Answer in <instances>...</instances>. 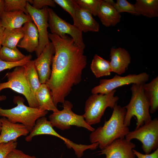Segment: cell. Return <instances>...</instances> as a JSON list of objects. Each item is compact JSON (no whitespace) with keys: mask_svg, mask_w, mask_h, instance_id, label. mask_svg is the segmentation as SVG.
<instances>
[{"mask_svg":"<svg viewBox=\"0 0 158 158\" xmlns=\"http://www.w3.org/2000/svg\"><path fill=\"white\" fill-rule=\"evenodd\" d=\"M4 12V0H0V19Z\"/></svg>","mask_w":158,"mask_h":158,"instance_id":"obj_36","label":"cell"},{"mask_svg":"<svg viewBox=\"0 0 158 158\" xmlns=\"http://www.w3.org/2000/svg\"><path fill=\"white\" fill-rule=\"evenodd\" d=\"M5 28L0 25V49L1 47V42L3 32Z\"/></svg>","mask_w":158,"mask_h":158,"instance_id":"obj_37","label":"cell"},{"mask_svg":"<svg viewBox=\"0 0 158 158\" xmlns=\"http://www.w3.org/2000/svg\"><path fill=\"white\" fill-rule=\"evenodd\" d=\"M26 8L29 15L34 22L38 32L39 45L35 51L37 57L50 42L47 31V28L49 27L48 8L46 6L41 9H37L33 8L28 1Z\"/></svg>","mask_w":158,"mask_h":158,"instance_id":"obj_11","label":"cell"},{"mask_svg":"<svg viewBox=\"0 0 158 158\" xmlns=\"http://www.w3.org/2000/svg\"><path fill=\"white\" fill-rule=\"evenodd\" d=\"M16 48L11 49L2 46L0 49V60L8 62L20 61L26 56Z\"/></svg>","mask_w":158,"mask_h":158,"instance_id":"obj_26","label":"cell"},{"mask_svg":"<svg viewBox=\"0 0 158 158\" xmlns=\"http://www.w3.org/2000/svg\"><path fill=\"white\" fill-rule=\"evenodd\" d=\"M75 11L73 18V25L81 32H98L99 24L93 18L92 15L80 7L75 1Z\"/></svg>","mask_w":158,"mask_h":158,"instance_id":"obj_15","label":"cell"},{"mask_svg":"<svg viewBox=\"0 0 158 158\" xmlns=\"http://www.w3.org/2000/svg\"><path fill=\"white\" fill-rule=\"evenodd\" d=\"M28 1L27 0H4V11H21L29 15L26 8Z\"/></svg>","mask_w":158,"mask_h":158,"instance_id":"obj_27","label":"cell"},{"mask_svg":"<svg viewBox=\"0 0 158 158\" xmlns=\"http://www.w3.org/2000/svg\"><path fill=\"white\" fill-rule=\"evenodd\" d=\"M125 139L131 141L137 139L142 143V148L145 154H150L158 148V119L156 118L144 123L134 130L129 131Z\"/></svg>","mask_w":158,"mask_h":158,"instance_id":"obj_8","label":"cell"},{"mask_svg":"<svg viewBox=\"0 0 158 158\" xmlns=\"http://www.w3.org/2000/svg\"><path fill=\"white\" fill-rule=\"evenodd\" d=\"M133 151L138 158H158V148L153 153L148 154H142L134 149Z\"/></svg>","mask_w":158,"mask_h":158,"instance_id":"obj_35","label":"cell"},{"mask_svg":"<svg viewBox=\"0 0 158 158\" xmlns=\"http://www.w3.org/2000/svg\"><path fill=\"white\" fill-rule=\"evenodd\" d=\"M1 118H0V132L1 131Z\"/></svg>","mask_w":158,"mask_h":158,"instance_id":"obj_39","label":"cell"},{"mask_svg":"<svg viewBox=\"0 0 158 158\" xmlns=\"http://www.w3.org/2000/svg\"><path fill=\"white\" fill-rule=\"evenodd\" d=\"M63 109L53 113L49 116L52 126L61 130L68 129L71 126H75L84 128L93 132L95 129L86 122L83 115L75 114L71 110L73 105L68 100H65Z\"/></svg>","mask_w":158,"mask_h":158,"instance_id":"obj_7","label":"cell"},{"mask_svg":"<svg viewBox=\"0 0 158 158\" xmlns=\"http://www.w3.org/2000/svg\"><path fill=\"white\" fill-rule=\"evenodd\" d=\"M6 96L4 95H0V102L5 100L6 99Z\"/></svg>","mask_w":158,"mask_h":158,"instance_id":"obj_38","label":"cell"},{"mask_svg":"<svg viewBox=\"0 0 158 158\" xmlns=\"http://www.w3.org/2000/svg\"><path fill=\"white\" fill-rule=\"evenodd\" d=\"M36 96L40 109L53 112L59 110L54 104L50 90L46 84H41Z\"/></svg>","mask_w":158,"mask_h":158,"instance_id":"obj_20","label":"cell"},{"mask_svg":"<svg viewBox=\"0 0 158 158\" xmlns=\"http://www.w3.org/2000/svg\"><path fill=\"white\" fill-rule=\"evenodd\" d=\"M7 81L0 83V92L6 88L10 89L23 95L29 107L39 108L35 94L32 91L27 78L24 66L15 67L6 75Z\"/></svg>","mask_w":158,"mask_h":158,"instance_id":"obj_6","label":"cell"},{"mask_svg":"<svg viewBox=\"0 0 158 158\" xmlns=\"http://www.w3.org/2000/svg\"><path fill=\"white\" fill-rule=\"evenodd\" d=\"M110 55L111 72L118 75L124 73L131 62V57L128 52L123 48L112 47Z\"/></svg>","mask_w":158,"mask_h":158,"instance_id":"obj_16","label":"cell"},{"mask_svg":"<svg viewBox=\"0 0 158 158\" xmlns=\"http://www.w3.org/2000/svg\"><path fill=\"white\" fill-rule=\"evenodd\" d=\"M114 90L106 94H92L86 100L85 105L84 118L91 126L99 123L106 109H113L117 104L119 97L114 96L116 92Z\"/></svg>","mask_w":158,"mask_h":158,"instance_id":"obj_5","label":"cell"},{"mask_svg":"<svg viewBox=\"0 0 158 158\" xmlns=\"http://www.w3.org/2000/svg\"><path fill=\"white\" fill-rule=\"evenodd\" d=\"M48 24L51 34L57 35L63 38L69 35L75 44L83 49L85 48L82 32L73 25L66 22L59 17L53 10L48 8Z\"/></svg>","mask_w":158,"mask_h":158,"instance_id":"obj_9","label":"cell"},{"mask_svg":"<svg viewBox=\"0 0 158 158\" xmlns=\"http://www.w3.org/2000/svg\"><path fill=\"white\" fill-rule=\"evenodd\" d=\"M23 36L24 31L22 27L16 29H5L1 45L11 49L16 48L18 42Z\"/></svg>","mask_w":158,"mask_h":158,"instance_id":"obj_24","label":"cell"},{"mask_svg":"<svg viewBox=\"0 0 158 158\" xmlns=\"http://www.w3.org/2000/svg\"><path fill=\"white\" fill-rule=\"evenodd\" d=\"M16 141H13L0 144V158H6L8 155L17 145Z\"/></svg>","mask_w":158,"mask_h":158,"instance_id":"obj_32","label":"cell"},{"mask_svg":"<svg viewBox=\"0 0 158 158\" xmlns=\"http://www.w3.org/2000/svg\"><path fill=\"white\" fill-rule=\"evenodd\" d=\"M97 16L106 27L115 26L120 21L121 17L114 6L105 0H102Z\"/></svg>","mask_w":158,"mask_h":158,"instance_id":"obj_19","label":"cell"},{"mask_svg":"<svg viewBox=\"0 0 158 158\" xmlns=\"http://www.w3.org/2000/svg\"><path fill=\"white\" fill-rule=\"evenodd\" d=\"M91 71L97 78L109 75L111 72L110 61L95 54L90 65Z\"/></svg>","mask_w":158,"mask_h":158,"instance_id":"obj_23","label":"cell"},{"mask_svg":"<svg viewBox=\"0 0 158 158\" xmlns=\"http://www.w3.org/2000/svg\"><path fill=\"white\" fill-rule=\"evenodd\" d=\"M109 119L105 121L104 125L92 132L90 136L91 143H98L101 150L110 145L115 140L124 139L130 131L128 127L124 124L126 109L116 105Z\"/></svg>","mask_w":158,"mask_h":158,"instance_id":"obj_2","label":"cell"},{"mask_svg":"<svg viewBox=\"0 0 158 158\" xmlns=\"http://www.w3.org/2000/svg\"><path fill=\"white\" fill-rule=\"evenodd\" d=\"M149 75L144 72L138 74H130L124 76L116 74L110 79H101L99 85L91 90L92 94H106L118 87L133 84H143L149 80Z\"/></svg>","mask_w":158,"mask_h":158,"instance_id":"obj_10","label":"cell"},{"mask_svg":"<svg viewBox=\"0 0 158 158\" xmlns=\"http://www.w3.org/2000/svg\"><path fill=\"white\" fill-rule=\"evenodd\" d=\"M1 128L0 134V144L16 141L17 139L22 136H27L29 132L22 124L13 123L6 118H1Z\"/></svg>","mask_w":158,"mask_h":158,"instance_id":"obj_14","label":"cell"},{"mask_svg":"<svg viewBox=\"0 0 158 158\" xmlns=\"http://www.w3.org/2000/svg\"><path fill=\"white\" fill-rule=\"evenodd\" d=\"M29 21H33L30 16L22 11H4L0 19V25L5 29H16Z\"/></svg>","mask_w":158,"mask_h":158,"instance_id":"obj_18","label":"cell"},{"mask_svg":"<svg viewBox=\"0 0 158 158\" xmlns=\"http://www.w3.org/2000/svg\"><path fill=\"white\" fill-rule=\"evenodd\" d=\"M6 158H37L34 156H30L25 154L20 150L15 148L13 150Z\"/></svg>","mask_w":158,"mask_h":158,"instance_id":"obj_34","label":"cell"},{"mask_svg":"<svg viewBox=\"0 0 158 158\" xmlns=\"http://www.w3.org/2000/svg\"><path fill=\"white\" fill-rule=\"evenodd\" d=\"M134 5L138 16L149 18L158 16V0H136Z\"/></svg>","mask_w":158,"mask_h":158,"instance_id":"obj_21","label":"cell"},{"mask_svg":"<svg viewBox=\"0 0 158 158\" xmlns=\"http://www.w3.org/2000/svg\"><path fill=\"white\" fill-rule=\"evenodd\" d=\"M54 1L67 11L73 18L75 11L74 0H54Z\"/></svg>","mask_w":158,"mask_h":158,"instance_id":"obj_31","label":"cell"},{"mask_svg":"<svg viewBox=\"0 0 158 158\" xmlns=\"http://www.w3.org/2000/svg\"><path fill=\"white\" fill-rule=\"evenodd\" d=\"M55 49L50 77L46 83L50 90L55 106L63 104L74 85L82 79V72L87 63L84 49L68 36L63 38L48 33Z\"/></svg>","mask_w":158,"mask_h":158,"instance_id":"obj_1","label":"cell"},{"mask_svg":"<svg viewBox=\"0 0 158 158\" xmlns=\"http://www.w3.org/2000/svg\"><path fill=\"white\" fill-rule=\"evenodd\" d=\"M143 84H133L130 87L132 95L129 103L123 107L126 109L124 123L128 127L133 117L136 118L135 129L151 120L149 111L150 103L143 89Z\"/></svg>","mask_w":158,"mask_h":158,"instance_id":"obj_3","label":"cell"},{"mask_svg":"<svg viewBox=\"0 0 158 158\" xmlns=\"http://www.w3.org/2000/svg\"><path fill=\"white\" fill-rule=\"evenodd\" d=\"M117 11L120 13L123 12H128L135 15H138L134 4L126 0H117L114 5Z\"/></svg>","mask_w":158,"mask_h":158,"instance_id":"obj_29","label":"cell"},{"mask_svg":"<svg viewBox=\"0 0 158 158\" xmlns=\"http://www.w3.org/2000/svg\"><path fill=\"white\" fill-rule=\"evenodd\" d=\"M28 82L32 91L35 94L41 84L33 61L30 60L23 66Z\"/></svg>","mask_w":158,"mask_h":158,"instance_id":"obj_25","label":"cell"},{"mask_svg":"<svg viewBox=\"0 0 158 158\" xmlns=\"http://www.w3.org/2000/svg\"><path fill=\"white\" fill-rule=\"evenodd\" d=\"M22 28L24 36L17 46L32 53L37 49L39 43V36L37 28L32 21L26 23Z\"/></svg>","mask_w":158,"mask_h":158,"instance_id":"obj_17","label":"cell"},{"mask_svg":"<svg viewBox=\"0 0 158 158\" xmlns=\"http://www.w3.org/2000/svg\"><path fill=\"white\" fill-rule=\"evenodd\" d=\"M81 7L87 10L92 15L97 16L102 0H75Z\"/></svg>","mask_w":158,"mask_h":158,"instance_id":"obj_28","label":"cell"},{"mask_svg":"<svg viewBox=\"0 0 158 158\" xmlns=\"http://www.w3.org/2000/svg\"><path fill=\"white\" fill-rule=\"evenodd\" d=\"M54 53V47L50 42L37 58L33 60L41 84L46 83L50 77L51 65Z\"/></svg>","mask_w":158,"mask_h":158,"instance_id":"obj_13","label":"cell"},{"mask_svg":"<svg viewBox=\"0 0 158 158\" xmlns=\"http://www.w3.org/2000/svg\"><path fill=\"white\" fill-rule=\"evenodd\" d=\"M145 93L150 103V113L153 114L158 109V76L148 83L143 84Z\"/></svg>","mask_w":158,"mask_h":158,"instance_id":"obj_22","label":"cell"},{"mask_svg":"<svg viewBox=\"0 0 158 158\" xmlns=\"http://www.w3.org/2000/svg\"><path fill=\"white\" fill-rule=\"evenodd\" d=\"M135 144L125 138H118L99 151V155L104 154L106 158H135L133 150Z\"/></svg>","mask_w":158,"mask_h":158,"instance_id":"obj_12","label":"cell"},{"mask_svg":"<svg viewBox=\"0 0 158 158\" xmlns=\"http://www.w3.org/2000/svg\"><path fill=\"white\" fill-rule=\"evenodd\" d=\"M32 58L31 54L26 55L22 60L14 62H8L0 60V72L4 70L10 69L18 66H22L25 65Z\"/></svg>","mask_w":158,"mask_h":158,"instance_id":"obj_30","label":"cell"},{"mask_svg":"<svg viewBox=\"0 0 158 158\" xmlns=\"http://www.w3.org/2000/svg\"><path fill=\"white\" fill-rule=\"evenodd\" d=\"M28 2L32 6L37 9H41L43 7L48 6L52 7L56 6V4L52 0H28Z\"/></svg>","mask_w":158,"mask_h":158,"instance_id":"obj_33","label":"cell"},{"mask_svg":"<svg viewBox=\"0 0 158 158\" xmlns=\"http://www.w3.org/2000/svg\"><path fill=\"white\" fill-rule=\"evenodd\" d=\"M13 100L17 106L8 109L0 107V116L6 118L12 123L23 124L29 133L35 125L37 120L45 116L48 113L47 111L26 106L24 103V99L20 96L14 97Z\"/></svg>","mask_w":158,"mask_h":158,"instance_id":"obj_4","label":"cell"}]
</instances>
